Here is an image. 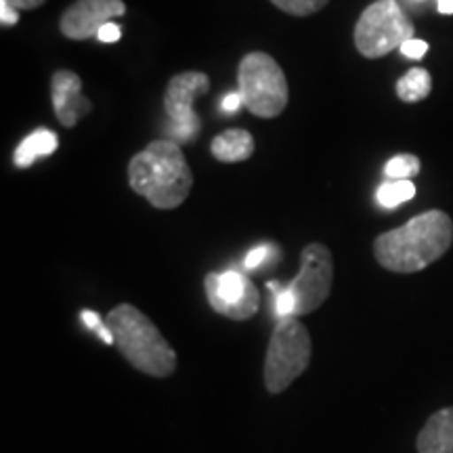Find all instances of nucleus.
Here are the masks:
<instances>
[{"label":"nucleus","mask_w":453,"mask_h":453,"mask_svg":"<svg viewBox=\"0 0 453 453\" xmlns=\"http://www.w3.org/2000/svg\"><path fill=\"white\" fill-rule=\"evenodd\" d=\"M418 453H453V407L428 418L418 434Z\"/></svg>","instance_id":"obj_12"},{"label":"nucleus","mask_w":453,"mask_h":453,"mask_svg":"<svg viewBox=\"0 0 453 453\" xmlns=\"http://www.w3.org/2000/svg\"><path fill=\"white\" fill-rule=\"evenodd\" d=\"M399 50L405 57H410V59H422L428 50V42L420 41V38H411V41H407Z\"/></svg>","instance_id":"obj_21"},{"label":"nucleus","mask_w":453,"mask_h":453,"mask_svg":"<svg viewBox=\"0 0 453 453\" xmlns=\"http://www.w3.org/2000/svg\"><path fill=\"white\" fill-rule=\"evenodd\" d=\"M50 95H53V110L57 120L65 128L76 127L81 118L93 110L90 101L82 95V78L76 72L59 70L50 81Z\"/></svg>","instance_id":"obj_11"},{"label":"nucleus","mask_w":453,"mask_h":453,"mask_svg":"<svg viewBox=\"0 0 453 453\" xmlns=\"http://www.w3.org/2000/svg\"><path fill=\"white\" fill-rule=\"evenodd\" d=\"M313 357V342L298 317H283L271 334L265 357V387L271 395H280L303 376Z\"/></svg>","instance_id":"obj_4"},{"label":"nucleus","mask_w":453,"mask_h":453,"mask_svg":"<svg viewBox=\"0 0 453 453\" xmlns=\"http://www.w3.org/2000/svg\"><path fill=\"white\" fill-rule=\"evenodd\" d=\"M120 355L134 370L154 378H168L177 370V350L162 336L154 321L133 304H118L107 315Z\"/></svg>","instance_id":"obj_3"},{"label":"nucleus","mask_w":453,"mask_h":453,"mask_svg":"<svg viewBox=\"0 0 453 453\" xmlns=\"http://www.w3.org/2000/svg\"><path fill=\"white\" fill-rule=\"evenodd\" d=\"M237 84L248 111L258 118H277L288 107L290 88L286 73L273 57L267 53H250L237 67Z\"/></svg>","instance_id":"obj_5"},{"label":"nucleus","mask_w":453,"mask_h":453,"mask_svg":"<svg viewBox=\"0 0 453 453\" xmlns=\"http://www.w3.org/2000/svg\"><path fill=\"white\" fill-rule=\"evenodd\" d=\"M17 21H19V11L11 7V4L4 3V0H0V24L4 27H11L15 26Z\"/></svg>","instance_id":"obj_22"},{"label":"nucleus","mask_w":453,"mask_h":453,"mask_svg":"<svg viewBox=\"0 0 453 453\" xmlns=\"http://www.w3.org/2000/svg\"><path fill=\"white\" fill-rule=\"evenodd\" d=\"M81 319L84 321V326H87L88 330H93L95 334H97V336H99L101 340H104L105 344H116V340H113L111 330H110V327H107V324H104V321H101L99 313H95V311L84 309L82 313H81Z\"/></svg>","instance_id":"obj_19"},{"label":"nucleus","mask_w":453,"mask_h":453,"mask_svg":"<svg viewBox=\"0 0 453 453\" xmlns=\"http://www.w3.org/2000/svg\"><path fill=\"white\" fill-rule=\"evenodd\" d=\"M57 147H59V139H57L53 130L36 128L15 150V166L30 168L41 156L55 154Z\"/></svg>","instance_id":"obj_14"},{"label":"nucleus","mask_w":453,"mask_h":453,"mask_svg":"<svg viewBox=\"0 0 453 453\" xmlns=\"http://www.w3.org/2000/svg\"><path fill=\"white\" fill-rule=\"evenodd\" d=\"M441 15H453V0H437Z\"/></svg>","instance_id":"obj_26"},{"label":"nucleus","mask_w":453,"mask_h":453,"mask_svg":"<svg viewBox=\"0 0 453 453\" xmlns=\"http://www.w3.org/2000/svg\"><path fill=\"white\" fill-rule=\"evenodd\" d=\"M120 36H122L120 26L111 24V21H110V24H105V26L101 27V30H99L97 41L105 42V44H111V42H118V41H120Z\"/></svg>","instance_id":"obj_23"},{"label":"nucleus","mask_w":453,"mask_h":453,"mask_svg":"<svg viewBox=\"0 0 453 453\" xmlns=\"http://www.w3.org/2000/svg\"><path fill=\"white\" fill-rule=\"evenodd\" d=\"M416 27L396 0H376L370 4L355 26V47L367 59L388 55L411 41Z\"/></svg>","instance_id":"obj_6"},{"label":"nucleus","mask_w":453,"mask_h":453,"mask_svg":"<svg viewBox=\"0 0 453 453\" xmlns=\"http://www.w3.org/2000/svg\"><path fill=\"white\" fill-rule=\"evenodd\" d=\"M206 298L219 315L234 321H246L257 315L260 307V294L257 286L242 275L240 271L208 273L203 280Z\"/></svg>","instance_id":"obj_9"},{"label":"nucleus","mask_w":453,"mask_h":453,"mask_svg":"<svg viewBox=\"0 0 453 453\" xmlns=\"http://www.w3.org/2000/svg\"><path fill=\"white\" fill-rule=\"evenodd\" d=\"M420 173V157L411 154H399L390 157L384 166V174L390 180H410Z\"/></svg>","instance_id":"obj_17"},{"label":"nucleus","mask_w":453,"mask_h":453,"mask_svg":"<svg viewBox=\"0 0 453 453\" xmlns=\"http://www.w3.org/2000/svg\"><path fill=\"white\" fill-rule=\"evenodd\" d=\"M4 3H9L11 7H15L17 11H32L42 7L47 0H4Z\"/></svg>","instance_id":"obj_25"},{"label":"nucleus","mask_w":453,"mask_h":453,"mask_svg":"<svg viewBox=\"0 0 453 453\" xmlns=\"http://www.w3.org/2000/svg\"><path fill=\"white\" fill-rule=\"evenodd\" d=\"M127 13L122 0H76L61 15L59 30L70 41H88L97 38L99 30L110 24L113 17Z\"/></svg>","instance_id":"obj_10"},{"label":"nucleus","mask_w":453,"mask_h":453,"mask_svg":"<svg viewBox=\"0 0 453 453\" xmlns=\"http://www.w3.org/2000/svg\"><path fill=\"white\" fill-rule=\"evenodd\" d=\"M254 137L246 128H231L214 137L211 151L219 162H246L254 154Z\"/></svg>","instance_id":"obj_13"},{"label":"nucleus","mask_w":453,"mask_h":453,"mask_svg":"<svg viewBox=\"0 0 453 453\" xmlns=\"http://www.w3.org/2000/svg\"><path fill=\"white\" fill-rule=\"evenodd\" d=\"M128 183L157 211L179 208L191 189L194 173L179 143L170 139L151 141L128 164Z\"/></svg>","instance_id":"obj_2"},{"label":"nucleus","mask_w":453,"mask_h":453,"mask_svg":"<svg viewBox=\"0 0 453 453\" xmlns=\"http://www.w3.org/2000/svg\"><path fill=\"white\" fill-rule=\"evenodd\" d=\"M242 105H243V99H242L240 90H237V93H229V95H226V97L223 99V104H220V107H223V111H226V113L237 111Z\"/></svg>","instance_id":"obj_24"},{"label":"nucleus","mask_w":453,"mask_h":453,"mask_svg":"<svg viewBox=\"0 0 453 453\" xmlns=\"http://www.w3.org/2000/svg\"><path fill=\"white\" fill-rule=\"evenodd\" d=\"M211 78L203 72H180L170 78L164 93V110L170 118L168 137L174 143H189L202 133V120L194 110L196 99L208 93Z\"/></svg>","instance_id":"obj_7"},{"label":"nucleus","mask_w":453,"mask_h":453,"mask_svg":"<svg viewBox=\"0 0 453 453\" xmlns=\"http://www.w3.org/2000/svg\"><path fill=\"white\" fill-rule=\"evenodd\" d=\"M430 90H433V78L424 67H413L396 82V97L405 104L424 101L430 95Z\"/></svg>","instance_id":"obj_15"},{"label":"nucleus","mask_w":453,"mask_h":453,"mask_svg":"<svg viewBox=\"0 0 453 453\" xmlns=\"http://www.w3.org/2000/svg\"><path fill=\"white\" fill-rule=\"evenodd\" d=\"M271 254H273V248H271V246H257V248H252V250L248 252V257L243 258V267H246L248 271L257 269L263 263H267V258L271 257Z\"/></svg>","instance_id":"obj_20"},{"label":"nucleus","mask_w":453,"mask_h":453,"mask_svg":"<svg viewBox=\"0 0 453 453\" xmlns=\"http://www.w3.org/2000/svg\"><path fill=\"white\" fill-rule=\"evenodd\" d=\"M277 9L294 17H309L319 13L330 0H271Z\"/></svg>","instance_id":"obj_18"},{"label":"nucleus","mask_w":453,"mask_h":453,"mask_svg":"<svg viewBox=\"0 0 453 453\" xmlns=\"http://www.w3.org/2000/svg\"><path fill=\"white\" fill-rule=\"evenodd\" d=\"M413 196H416V185H413L411 180H387V183L380 185V189H378L376 200L382 208L390 211V208H396L401 206V203L410 202Z\"/></svg>","instance_id":"obj_16"},{"label":"nucleus","mask_w":453,"mask_h":453,"mask_svg":"<svg viewBox=\"0 0 453 453\" xmlns=\"http://www.w3.org/2000/svg\"><path fill=\"white\" fill-rule=\"evenodd\" d=\"M334 283V258L324 243H309L300 252V271L288 283V290L296 298V313L303 317L313 313L326 303Z\"/></svg>","instance_id":"obj_8"},{"label":"nucleus","mask_w":453,"mask_h":453,"mask_svg":"<svg viewBox=\"0 0 453 453\" xmlns=\"http://www.w3.org/2000/svg\"><path fill=\"white\" fill-rule=\"evenodd\" d=\"M453 243V220L443 211L418 214L405 225L378 235L373 257L393 273H418L447 254Z\"/></svg>","instance_id":"obj_1"}]
</instances>
